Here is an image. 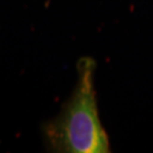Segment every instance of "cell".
Returning a JSON list of instances; mask_svg holds the SVG:
<instances>
[{"label": "cell", "instance_id": "6da1fadb", "mask_svg": "<svg viewBox=\"0 0 153 153\" xmlns=\"http://www.w3.org/2000/svg\"><path fill=\"white\" fill-rule=\"evenodd\" d=\"M97 62L82 57L77 82L61 114L44 128L50 149L61 153H109L108 134L99 117L94 74Z\"/></svg>", "mask_w": 153, "mask_h": 153}]
</instances>
